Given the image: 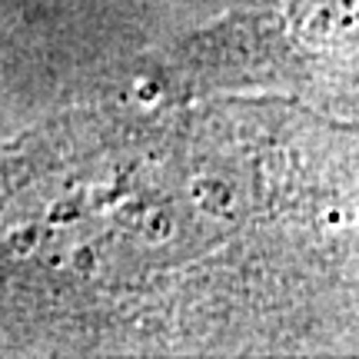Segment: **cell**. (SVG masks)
Listing matches in <instances>:
<instances>
[{
	"label": "cell",
	"instance_id": "6da1fadb",
	"mask_svg": "<svg viewBox=\"0 0 359 359\" xmlns=\"http://www.w3.org/2000/svg\"><path fill=\"white\" fill-rule=\"evenodd\" d=\"M353 343V120L276 93L103 103L0 154V356Z\"/></svg>",
	"mask_w": 359,
	"mask_h": 359
},
{
	"label": "cell",
	"instance_id": "7a4b0ae2",
	"mask_svg": "<svg viewBox=\"0 0 359 359\" xmlns=\"http://www.w3.org/2000/svg\"><path fill=\"white\" fill-rule=\"evenodd\" d=\"M356 0H236L213 24L147 53L137 74L160 100L266 90L356 116Z\"/></svg>",
	"mask_w": 359,
	"mask_h": 359
}]
</instances>
